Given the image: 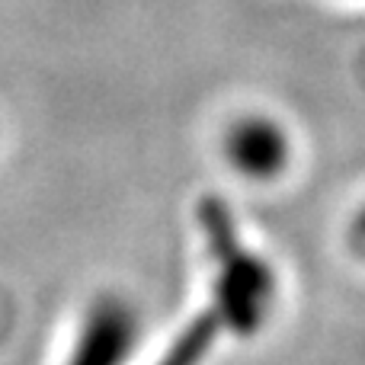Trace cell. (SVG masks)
I'll use <instances>...</instances> for the list:
<instances>
[{
  "label": "cell",
  "mask_w": 365,
  "mask_h": 365,
  "mask_svg": "<svg viewBox=\"0 0 365 365\" xmlns=\"http://www.w3.org/2000/svg\"><path fill=\"white\" fill-rule=\"evenodd\" d=\"M362 231H365V227H362Z\"/></svg>",
  "instance_id": "2"
},
{
  "label": "cell",
  "mask_w": 365,
  "mask_h": 365,
  "mask_svg": "<svg viewBox=\"0 0 365 365\" xmlns=\"http://www.w3.org/2000/svg\"><path fill=\"white\" fill-rule=\"evenodd\" d=\"M231 154L247 173H276L285 160V141L269 122H247L231 138Z\"/></svg>",
  "instance_id": "1"
}]
</instances>
